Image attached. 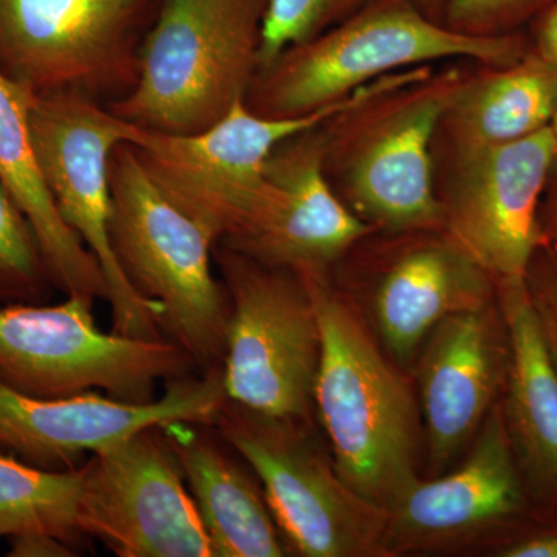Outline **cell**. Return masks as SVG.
Here are the masks:
<instances>
[{"label":"cell","instance_id":"1","mask_svg":"<svg viewBox=\"0 0 557 557\" xmlns=\"http://www.w3.org/2000/svg\"><path fill=\"white\" fill-rule=\"evenodd\" d=\"M461 62L372 81L321 124L330 186L376 233L445 228L434 188V141L471 70Z\"/></svg>","mask_w":557,"mask_h":557},{"label":"cell","instance_id":"2","mask_svg":"<svg viewBox=\"0 0 557 557\" xmlns=\"http://www.w3.org/2000/svg\"><path fill=\"white\" fill-rule=\"evenodd\" d=\"M300 273L321 327L314 406L333 463L351 490L387 512L420 479L416 399L329 271Z\"/></svg>","mask_w":557,"mask_h":557},{"label":"cell","instance_id":"3","mask_svg":"<svg viewBox=\"0 0 557 557\" xmlns=\"http://www.w3.org/2000/svg\"><path fill=\"white\" fill-rule=\"evenodd\" d=\"M523 57L512 36L463 35L429 17L416 0H375L260 67L245 104L270 119H299L391 73L454 61L509 65Z\"/></svg>","mask_w":557,"mask_h":557},{"label":"cell","instance_id":"4","mask_svg":"<svg viewBox=\"0 0 557 557\" xmlns=\"http://www.w3.org/2000/svg\"><path fill=\"white\" fill-rule=\"evenodd\" d=\"M109 186L112 247L132 287L163 307L164 336L201 373L222 368L231 306L212 273L218 240L172 199L129 141L110 156Z\"/></svg>","mask_w":557,"mask_h":557},{"label":"cell","instance_id":"5","mask_svg":"<svg viewBox=\"0 0 557 557\" xmlns=\"http://www.w3.org/2000/svg\"><path fill=\"white\" fill-rule=\"evenodd\" d=\"M267 0H161L137 81L110 104L139 129L197 134L245 101L260 65Z\"/></svg>","mask_w":557,"mask_h":557},{"label":"cell","instance_id":"6","mask_svg":"<svg viewBox=\"0 0 557 557\" xmlns=\"http://www.w3.org/2000/svg\"><path fill=\"white\" fill-rule=\"evenodd\" d=\"M91 298L57 306H0V381L22 394L64 398L104 391L127 403H150L160 380L189 375L193 358L175 341L102 332Z\"/></svg>","mask_w":557,"mask_h":557},{"label":"cell","instance_id":"7","mask_svg":"<svg viewBox=\"0 0 557 557\" xmlns=\"http://www.w3.org/2000/svg\"><path fill=\"white\" fill-rule=\"evenodd\" d=\"M214 259L231 306L222 364L226 399L260 416L310 421L321 327L306 277L223 244L215 245Z\"/></svg>","mask_w":557,"mask_h":557},{"label":"cell","instance_id":"8","mask_svg":"<svg viewBox=\"0 0 557 557\" xmlns=\"http://www.w3.org/2000/svg\"><path fill=\"white\" fill-rule=\"evenodd\" d=\"M309 424L225 399L212 426L262 483L287 549L306 557L387 556V512L341 479Z\"/></svg>","mask_w":557,"mask_h":557},{"label":"cell","instance_id":"9","mask_svg":"<svg viewBox=\"0 0 557 557\" xmlns=\"http://www.w3.org/2000/svg\"><path fill=\"white\" fill-rule=\"evenodd\" d=\"M30 124L40 170L58 211L104 274L112 332L131 338H163V307L132 287L110 237V156L120 143H132L137 126L73 90L36 95Z\"/></svg>","mask_w":557,"mask_h":557},{"label":"cell","instance_id":"10","mask_svg":"<svg viewBox=\"0 0 557 557\" xmlns=\"http://www.w3.org/2000/svg\"><path fill=\"white\" fill-rule=\"evenodd\" d=\"M552 171L549 126L494 146L435 137L434 188L443 226L496 281L530 274L542 242L539 203Z\"/></svg>","mask_w":557,"mask_h":557},{"label":"cell","instance_id":"11","mask_svg":"<svg viewBox=\"0 0 557 557\" xmlns=\"http://www.w3.org/2000/svg\"><path fill=\"white\" fill-rule=\"evenodd\" d=\"M78 468L84 537L120 557H214L163 426L143 429Z\"/></svg>","mask_w":557,"mask_h":557},{"label":"cell","instance_id":"12","mask_svg":"<svg viewBox=\"0 0 557 557\" xmlns=\"http://www.w3.org/2000/svg\"><path fill=\"white\" fill-rule=\"evenodd\" d=\"M361 89L299 119L258 115L242 101L225 119L197 134L170 135L137 127L132 145L163 189L219 244L236 236L255 211L273 150L350 106Z\"/></svg>","mask_w":557,"mask_h":557},{"label":"cell","instance_id":"13","mask_svg":"<svg viewBox=\"0 0 557 557\" xmlns=\"http://www.w3.org/2000/svg\"><path fill=\"white\" fill-rule=\"evenodd\" d=\"M138 5L139 0H0V70L36 95L123 97L138 76Z\"/></svg>","mask_w":557,"mask_h":557},{"label":"cell","instance_id":"14","mask_svg":"<svg viewBox=\"0 0 557 557\" xmlns=\"http://www.w3.org/2000/svg\"><path fill=\"white\" fill-rule=\"evenodd\" d=\"M225 399L222 368L199 379L166 381L163 397L150 403L120 401L97 392L32 397L0 381V449L32 467L67 471L146 428L175 421L214 424Z\"/></svg>","mask_w":557,"mask_h":557},{"label":"cell","instance_id":"15","mask_svg":"<svg viewBox=\"0 0 557 557\" xmlns=\"http://www.w3.org/2000/svg\"><path fill=\"white\" fill-rule=\"evenodd\" d=\"M321 124L273 150L255 211L236 236L219 244L271 269L329 271L375 231L330 186Z\"/></svg>","mask_w":557,"mask_h":557},{"label":"cell","instance_id":"16","mask_svg":"<svg viewBox=\"0 0 557 557\" xmlns=\"http://www.w3.org/2000/svg\"><path fill=\"white\" fill-rule=\"evenodd\" d=\"M370 270L369 307L383 348L417 354L440 322L496 300V278L445 228L384 233Z\"/></svg>","mask_w":557,"mask_h":557},{"label":"cell","instance_id":"17","mask_svg":"<svg viewBox=\"0 0 557 557\" xmlns=\"http://www.w3.org/2000/svg\"><path fill=\"white\" fill-rule=\"evenodd\" d=\"M525 490L496 403L460 468L445 478L418 479L388 509L387 556L457 545L504 525L522 515Z\"/></svg>","mask_w":557,"mask_h":557},{"label":"cell","instance_id":"18","mask_svg":"<svg viewBox=\"0 0 557 557\" xmlns=\"http://www.w3.org/2000/svg\"><path fill=\"white\" fill-rule=\"evenodd\" d=\"M420 361V399L432 474L475 438L507 381L508 336L497 298L440 322Z\"/></svg>","mask_w":557,"mask_h":557},{"label":"cell","instance_id":"19","mask_svg":"<svg viewBox=\"0 0 557 557\" xmlns=\"http://www.w3.org/2000/svg\"><path fill=\"white\" fill-rule=\"evenodd\" d=\"M508 336L505 424L525 487L557 508V366L528 277L496 281Z\"/></svg>","mask_w":557,"mask_h":557},{"label":"cell","instance_id":"20","mask_svg":"<svg viewBox=\"0 0 557 557\" xmlns=\"http://www.w3.org/2000/svg\"><path fill=\"white\" fill-rule=\"evenodd\" d=\"M163 431L199 509L212 556L287 555L263 490L215 428L175 421Z\"/></svg>","mask_w":557,"mask_h":557},{"label":"cell","instance_id":"21","mask_svg":"<svg viewBox=\"0 0 557 557\" xmlns=\"http://www.w3.org/2000/svg\"><path fill=\"white\" fill-rule=\"evenodd\" d=\"M35 98L30 87L0 70V182L32 223L54 288L108 300L100 263L62 219L40 170L30 124Z\"/></svg>","mask_w":557,"mask_h":557},{"label":"cell","instance_id":"22","mask_svg":"<svg viewBox=\"0 0 557 557\" xmlns=\"http://www.w3.org/2000/svg\"><path fill=\"white\" fill-rule=\"evenodd\" d=\"M557 109V69L537 53L509 65L471 67L437 135L460 146L518 141L547 129Z\"/></svg>","mask_w":557,"mask_h":557},{"label":"cell","instance_id":"23","mask_svg":"<svg viewBox=\"0 0 557 557\" xmlns=\"http://www.w3.org/2000/svg\"><path fill=\"white\" fill-rule=\"evenodd\" d=\"M79 468L47 471L0 453V537L49 534L81 544Z\"/></svg>","mask_w":557,"mask_h":557},{"label":"cell","instance_id":"24","mask_svg":"<svg viewBox=\"0 0 557 557\" xmlns=\"http://www.w3.org/2000/svg\"><path fill=\"white\" fill-rule=\"evenodd\" d=\"M53 288L38 236L0 182V306L42 304Z\"/></svg>","mask_w":557,"mask_h":557},{"label":"cell","instance_id":"25","mask_svg":"<svg viewBox=\"0 0 557 557\" xmlns=\"http://www.w3.org/2000/svg\"><path fill=\"white\" fill-rule=\"evenodd\" d=\"M375 0H267L260 67L282 51L327 32Z\"/></svg>","mask_w":557,"mask_h":557},{"label":"cell","instance_id":"26","mask_svg":"<svg viewBox=\"0 0 557 557\" xmlns=\"http://www.w3.org/2000/svg\"><path fill=\"white\" fill-rule=\"evenodd\" d=\"M552 0H448L445 25L468 36L507 35L509 25Z\"/></svg>","mask_w":557,"mask_h":557},{"label":"cell","instance_id":"27","mask_svg":"<svg viewBox=\"0 0 557 557\" xmlns=\"http://www.w3.org/2000/svg\"><path fill=\"white\" fill-rule=\"evenodd\" d=\"M11 557H70L75 548L49 534H24L9 539Z\"/></svg>","mask_w":557,"mask_h":557},{"label":"cell","instance_id":"28","mask_svg":"<svg viewBox=\"0 0 557 557\" xmlns=\"http://www.w3.org/2000/svg\"><path fill=\"white\" fill-rule=\"evenodd\" d=\"M500 557H557V530L542 531L512 542L497 552Z\"/></svg>","mask_w":557,"mask_h":557},{"label":"cell","instance_id":"29","mask_svg":"<svg viewBox=\"0 0 557 557\" xmlns=\"http://www.w3.org/2000/svg\"><path fill=\"white\" fill-rule=\"evenodd\" d=\"M536 53L557 69V0L539 21Z\"/></svg>","mask_w":557,"mask_h":557},{"label":"cell","instance_id":"30","mask_svg":"<svg viewBox=\"0 0 557 557\" xmlns=\"http://www.w3.org/2000/svg\"><path fill=\"white\" fill-rule=\"evenodd\" d=\"M533 289V288H531ZM542 325H544L545 338H547L549 351L557 366V309L542 292H533Z\"/></svg>","mask_w":557,"mask_h":557},{"label":"cell","instance_id":"31","mask_svg":"<svg viewBox=\"0 0 557 557\" xmlns=\"http://www.w3.org/2000/svg\"><path fill=\"white\" fill-rule=\"evenodd\" d=\"M418 7L432 20L445 24L446 2L448 0H416Z\"/></svg>","mask_w":557,"mask_h":557},{"label":"cell","instance_id":"32","mask_svg":"<svg viewBox=\"0 0 557 557\" xmlns=\"http://www.w3.org/2000/svg\"><path fill=\"white\" fill-rule=\"evenodd\" d=\"M549 131H552L553 137V170L557 172V109L552 123H549Z\"/></svg>","mask_w":557,"mask_h":557},{"label":"cell","instance_id":"33","mask_svg":"<svg viewBox=\"0 0 557 557\" xmlns=\"http://www.w3.org/2000/svg\"><path fill=\"white\" fill-rule=\"evenodd\" d=\"M542 293H544L545 296L549 300H552L553 304H555V307L557 309V265L555 273H553L552 282H549L548 287L541 289Z\"/></svg>","mask_w":557,"mask_h":557},{"label":"cell","instance_id":"34","mask_svg":"<svg viewBox=\"0 0 557 557\" xmlns=\"http://www.w3.org/2000/svg\"><path fill=\"white\" fill-rule=\"evenodd\" d=\"M549 234H552L553 240L557 244V211L553 215L552 223H549Z\"/></svg>","mask_w":557,"mask_h":557}]
</instances>
